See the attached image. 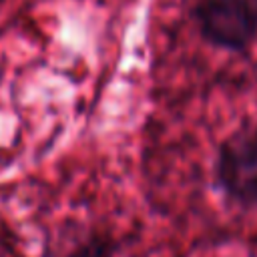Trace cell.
I'll list each match as a JSON object with an SVG mask.
<instances>
[{"label": "cell", "instance_id": "obj_1", "mask_svg": "<svg viewBox=\"0 0 257 257\" xmlns=\"http://www.w3.org/2000/svg\"><path fill=\"white\" fill-rule=\"evenodd\" d=\"M213 183L227 203L257 209V122H243L219 141Z\"/></svg>", "mask_w": 257, "mask_h": 257}, {"label": "cell", "instance_id": "obj_2", "mask_svg": "<svg viewBox=\"0 0 257 257\" xmlns=\"http://www.w3.org/2000/svg\"><path fill=\"white\" fill-rule=\"evenodd\" d=\"M191 20L211 48L245 54L257 44V0H195Z\"/></svg>", "mask_w": 257, "mask_h": 257}, {"label": "cell", "instance_id": "obj_3", "mask_svg": "<svg viewBox=\"0 0 257 257\" xmlns=\"http://www.w3.org/2000/svg\"><path fill=\"white\" fill-rule=\"evenodd\" d=\"M116 251H118V243L110 233L90 231L62 257H114Z\"/></svg>", "mask_w": 257, "mask_h": 257}]
</instances>
